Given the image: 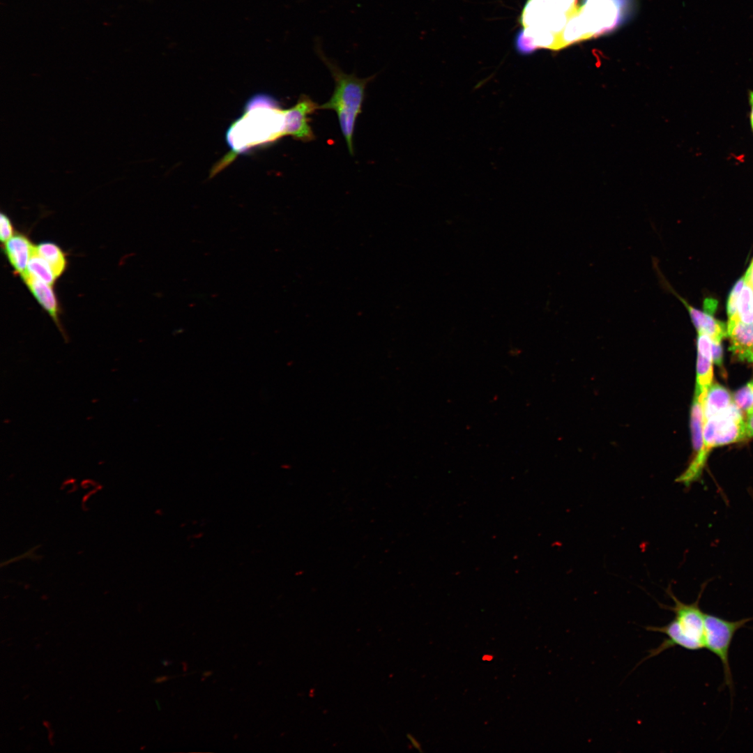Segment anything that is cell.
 I'll use <instances>...</instances> for the list:
<instances>
[{
	"label": "cell",
	"instance_id": "6da1fadb",
	"mask_svg": "<svg viewBox=\"0 0 753 753\" xmlns=\"http://www.w3.org/2000/svg\"><path fill=\"white\" fill-rule=\"evenodd\" d=\"M284 110L272 96L257 94L246 102L243 114L229 128L226 138L230 153L213 173L229 165L236 155L268 145L285 136Z\"/></svg>",
	"mask_w": 753,
	"mask_h": 753
},
{
	"label": "cell",
	"instance_id": "7a4b0ae2",
	"mask_svg": "<svg viewBox=\"0 0 753 753\" xmlns=\"http://www.w3.org/2000/svg\"><path fill=\"white\" fill-rule=\"evenodd\" d=\"M313 45L315 54L328 69L335 82L333 93L328 101L319 106V109H330L336 112L348 149L350 153L353 154L355 123L358 114L362 112L365 88L376 74L360 78L355 73H346L333 59L325 54L323 42L319 37L314 39Z\"/></svg>",
	"mask_w": 753,
	"mask_h": 753
},
{
	"label": "cell",
	"instance_id": "3957f363",
	"mask_svg": "<svg viewBox=\"0 0 753 753\" xmlns=\"http://www.w3.org/2000/svg\"><path fill=\"white\" fill-rule=\"evenodd\" d=\"M575 0H528L521 15L522 33L539 47L558 50L561 30L575 15Z\"/></svg>",
	"mask_w": 753,
	"mask_h": 753
},
{
	"label": "cell",
	"instance_id": "277c9868",
	"mask_svg": "<svg viewBox=\"0 0 753 753\" xmlns=\"http://www.w3.org/2000/svg\"><path fill=\"white\" fill-rule=\"evenodd\" d=\"M752 618L729 621L715 615L705 613L703 645L721 661L724 676V684L733 692V681L729 664V649L735 634Z\"/></svg>",
	"mask_w": 753,
	"mask_h": 753
},
{
	"label": "cell",
	"instance_id": "5b68a950",
	"mask_svg": "<svg viewBox=\"0 0 753 753\" xmlns=\"http://www.w3.org/2000/svg\"><path fill=\"white\" fill-rule=\"evenodd\" d=\"M703 452L708 457L714 447L738 441L746 436L745 422L741 410L732 403L727 409L704 421Z\"/></svg>",
	"mask_w": 753,
	"mask_h": 753
},
{
	"label": "cell",
	"instance_id": "8992f818",
	"mask_svg": "<svg viewBox=\"0 0 753 753\" xmlns=\"http://www.w3.org/2000/svg\"><path fill=\"white\" fill-rule=\"evenodd\" d=\"M706 393L697 387L691 411V429L694 457L685 471L677 478L676 481L688 487L701 477L708 457L703 452V429L704 424L703 403Z\"/></svg>",
	"mask_w": 753,
	"mask_h": 753
},
{
	"label": "cell",
	"instance_id": "52a82bcc",
	"mask_svg": "<svg viewBox=\"0 0 753 753\" xmlns=\"http://www.w3.org/2000/svg\"><path fill=\"white\" fill-rule=\"evenodd\" d=\"M667 592L673 600L674 605L671 607L662 605V607L674 613V621L680 632L693 645L694 650L703 648L705 613L699 607V599L702 592L699 593L698 599L691 604H685L680 601L669 588L667 590Z\"/></svg>",
	"mask_w": 753,
	"mask_h": 753
},
{
	"label": "cell",
	"instance_id": "ba28073f",
	"mask_svg": "<svg viewBox=\"0 0 753 753\" xmlns=\"http://www.w3.org/2000/svg\"><path fill=\"white\" fill-rule=\"evenodd\" d=\"M318 109L319 105L308 96L301 95L294 106L284 110L285 136L305 142L313 140L314 135L309 124V116Z\"/></svg>",
	"mask_w": 753,
	"mask_h": 753
},
{
	"label": "cell",
	"instance_id": "9c48e42d",
	"mask_svg": "<svg viewBox=\"0 0 753 753\" xmlns=\"http://www.w3.org/2000/svg\"><path fill=\"white\" fill-rule=\"evenodd\" d=\"M727 328L733 355L739 360L753 363V322L731 320Z\"/></svg>",
	"mask_w": 753,
	"mask_h": 753
},
{
	"label": "cell",
	"instance_id": "30bf717a",
	"mask_svg": "<svg viewBox=\"0 0 753 753\" xmlns=\"http://www.w3.org/2000/svg\"><path fill=\"white\" fill-rule=\"evenodd\" d=\"M34 248L29 238L22 235L13 236L5 243V252L16 273L22 276L26 273Z\"/></svg>",
	"mask_w": 753,
	"mask_h": 753
},
{
	"label": "cell",
	"instance_id": "8fae6325",
	"mask_svg": "<svg viewBox=\"0 0 753 753\" xmlns=\"http://www.w3.org/2000/svg\"><path fill=\"white\" fill-rule=\"evenodd\" d=\"M688 310L692 323L697 331L707 334L714 342H721L727 335V328L724 323L716 319L714 312L707 310L701 311L690 305L685 300L679 297Z\"/></svg>",
	"mask_w": 753,
	"mask_h": 753
},
{
	"label": "cell",
	"instance_id": "7c38bea8",
	"mask_svg": "<svg viewBox=\"0 0 753 753\" xmlns=\"http://www.w3.org/2000/svg\"><path fill=\"white\" fill-rule=\"evenodd\" d=\"M25 283L40 305L58 324V304L54 293L50 285L29 273L22 276Z\"/></svg>",
	"mask_w": 753,
	"mask_h": 753
},
{
	"label": "cell",
	"instance_id": "4fadbf2b",
	"mask_svg": "<svg viewBox=\"0 0 753 753\" xmlns=\"http://www.w3.org/2000/svg\"><path fill=\"white\" fill-rule=\"evenodd\" d=\"M732 403L731 395L726 388L717 383L711 384L704 399V421L722 412Z\"/></svg>",
	"mask_w": 753,
	"mask_h": 753
},
{
	"label": "cell",
	"instance_id": "5bb4252c",
	"mask_svg": "<svg viewBox=\"0 0 753 753\" xmlns=\"http://www.w3.org/2000/svg\"><path fill=\"white\" fill-rule=\"evenodd\" d=\"M35 251L49 264L56 277L61 275L66 268V259L60 248L52 243H43L36 246Z\"/></svg>",
	"mask_w": 753,
	"mask_h": 753
},
{
	"label": "cell",
	"instance_id": "9a60e30c",
	"mask_svg": "<svg viewBox=\"0 0 753 753\" xmlns=\"http://www.w3.org/2000/svg\"><path fill=\"white\" fill-rule=\"evenodd\" d=\"M731 320H739L745 324L753 322V287L745 277L739 295L736 314L733 318L728 319Z\"/></svg>",
	"mask_w": 753,
	"mask_h": 753
},
{
	"label": "cell",
	"instance_id": "2e32d148",
	"mask_svg": "<svg viewBox=\"0 0 753 753\" xmlns=\"http://www.w3.org/2000/svg\"><path fill=\"white\" fill-rule=\"evenodd\" d=\"M26 272L50 285H52L57 277L49 264L36 252L35 248Z\"/></svg>",
	"mask_w": 753,
	"mask_h": 753
},
{
	"label": "cell",
	"instance_id": "e0dca14e",
	"mask_svg": "<svg viewBox=\"0 0 753 753\" xmlns=\"http://www.w3.org/2000/svg\"><path fill=\"white\" fill-rule=\"evenodd\" d=\"M713 360L698 353L696 387L701 392L706 393L712 384L713 376Z\"/></svg>",
	"mask_w": 753,
	"mask_h": 753
},
{
	"label": "cell",
	"instance_id": "ac0fdd59",
	"mask_svg": "<svg viewBox=\"0 0 753 753\" xmlns=\"http://www.w3.org/2000/svg\"><path fill=\"white\" fill-rule=\"evenodd\" d=\"M733 400L741 411L747 413L753 411V394L747 384L734 394Z\"/></svg>",
	"mask_w": 753,
	"mask_h": 753
},
{
	"label": "cell",
	"instance_id": "d6986e66",
	"mask_svg": "<svg viewBox=\"0 0 753 753\" xmlns=\"http://www.w3.org/2000/svg\"><path fill=\"white\" fill-rule=\"evenodd\" d=\"M744 283L745 275L738 280L730 293L727 305L728 319L733 318L736 314L738 301Z\"/></svg>",
	"mask_w": 753,
	"mask_h": 753
},
{
	"label": "cell",
	"instance_id": "ffe728a7",
	"mask_svg": "<svg viewBox=\"0 0 753 753\" xmlns=\"http://www.w3.org/2000/svg\"><path fill=\"white\" fill-rule=\"evenodd\" d=\"M0 227L1 241L6 243L13 236V229L10 219L3 213L1 214Z\"/></svg>",
	"mask_w": 753,
	"mask_h": 753
},
{
	"label": "cell",
	"instance_id": "44dd1931",
	"mask_svg": "<svg viewBox=\"0 0 753 753\" xmlns=\"http://www.w3.org/2000/svg\"><path fill=\"white\" fill-rule=\"evenodd\" d=\"M713 362L718 366L722 365V348L721 342L712 341Z\"/></svg>",
	"mask_w": 753,
	"mask_h": 753
},
{
	"label": "cell",
	"instance_id": "7402d4cb",
	"mask_svg": "<svg viewBox=\"0 0 753 753\" xmlns=\"http://www.w3.org/2000/svg\"><path fill=\"white\" fill-rule=\"evenodd\" d=\"M747 414V416L745 421L746 436L751 438L753 437V411Z\"/></svg>",
	"mask_w": 753,
	"mask_h": 753
},
{
	"label": "cell",
	"instance_id": "603a6c76",
	"mask_svg": "<svg viewBox=\"0 0 753 753\" xmlns=\"http://www.w3.org/2000/svg\"><path fill=\"white\" fill-rule=\"evenodd\" d=\"M749 102L750 105V125L753 130V91H750L749 93Z\"/></svg>",
	"mask_w": 753,
	"mask_h": 753
},
{
	"label": "cell",
	"instance_id": "cb8c5ba5",
	"mask_svg": "<svg viewBox=\"0 0 753 753\" xmlns=\"http://www.w3.org/2000/svg\"><path fill=\"white\" fill-rule=\"evenodd\" d=\"M168 678L169 677L167 676H158L154 680V682L156 683H160L166 681Z\"/></svg>",
	"mask_w": 753,
	"mask_h": 753
},
{
	"label": "cell",
	"instance_id": "d4e9b609",
	"mask_svg": "<svg viewBox=\"0 0 753 753\" xmlns=\"http://www.w3.org/2000/svg\"><path fill=\"white\" fill-rule=\"evenodd\" d=\"M747 271L750 275L753 276V259Z\"/></svg>",
	"mask_w": 753,
	"mask_h": 753
},
{
	"label": "cell",
	"instance_id": "484cf974",
	"mask_svg": "<svg viewBox=\"0 0 753 753\" xmlns=\"http://www.w3.org/2000/svg\"><path fill=\"white\" fill-rule=\"evenodd\" d=\"M211 673H212L211 671H206V672H204V673L203 674V676H208L209 675H208V674H210V675H211Z\"/></svg>",
	"mask_w": 753,
	"mask_h": 753
}]
</instances>
